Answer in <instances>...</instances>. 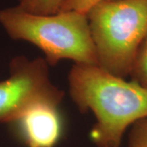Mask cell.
Listing matches in <instances>:
<instances>
[{"instance_id":"cell-4","label":"cell","mask_w":147,"mask_h":147,"mask_svg":"<svg viewBox=\"0 0 147 147\" xmlns=\"http://www.w3.org/2000/svg\"><path fill=\"white\" fill-rule=\"evenodd\" d=\"M64 96L49 78L45 59L13 58L10 76L0 82V123H11L38 106L58 107Z\"/></svg>"},{"instance_id":"cell-7","label":"cell","mask_w":147,"mask_h":147,"mask_svg":"<svg viewBox=\"0 0 147 147\" xmlns=\"http://www.w3.org/2000/svg\"><path fill=\"white\" fill-rule=\"evenodd\" d=\"M130 75L132 81L147 88V35L138 49Z\"/></svg>"},{"instance_id":"cell-2","label":"cell","mask_w":147,"mask_h":147,"mask_svg":"<svg viewBox=\"0 0 147 147\" xmlns=\"http://www.w3.org/2000/svg\"><path fill=\"white\" fill-rule=\"evenodd\" d=\"M0 24L11 38L39 47L48 65L64 59L98 65L87 13L60 11L52 15H38L16 6L0 11Z\"/></svg>"},{"instance_id":"cell-1","label":"cell","mask_w":147,"mask_h":147,"mask_svg":"<svg viewBox=\"0 0 147 147\" xmlns=\"http://www.w3.org/2000/svg\"><path fill=\"white\" fill-rule=\"evenodd\" d=\"M68 80L79 110H92L96 116L91 137L99 147H119L127 128L147 117V88L134 81L85 64H75Z\"/></svg>"},{"instance_id":"cell-6","label":"cell","mask_w":147,"mask_h":147,"mask_svg":"<svg viewBox=\"0 0 147 147\" xmlns=\"http://www.w3.org/2000/svg\"><path fill=\"white\" fill-rule=\"evenodd\" d=\"M65 0H19L18 7L21 10L38 15L57 13Z\"/></svg>"},{"instance_id":"cell-9","label":"cell","mask_w":147,"mask_h":147,"mask_svg":"<svg viewBox=\"0 0 147 147\" xmlns=\"http://www.w3.org/2000/svg\"><path fill=\"white\" fill-rule=\"evenodd\" d=\"M105 1L111 0H65L60 11H75L87 13L92 7Z\"/></svg>"},{"instance_id":"cell-5","label":"cell","mask_w":147,"mask_h":147,"mask_svg":"<svg viewBox=\"0 0 147 147\" xmlns=\"http://www.w3.org/2000/svg\"><path fill=\"white\" fill-rule=\"evenodd\" d=\"M11 123L27 147H55L62 134L57 107L51 105L35 107Z\"/></svg>"},{"instance_id":"cell-3","label":"cell","mask_w":147,"mask_h":147,"mask_svg":"<svg viewBox=\"0 0 147 147\" xmlns=\"http://www.w3.org/2000/svg\"><path fill=\"white\" fill-rule=\"evenodd\" d=\"M98 65L122 79L130 75L147 35V0H111L88 12Z\"/></svg>"},{"instance_id":"cell-8","label":"cell","mask_w":147,"mask_h":147,"mask_svg":"<svg viewBox=\"0 0 147 147\" xmlns=\"http://www.w3.org/2000/svg\"><path fill=\"white\" fill-rule=\"evenodd\" d=\"M128 147H147V117L132 125L129 134Z\"/></svg>"}]
</instances>
